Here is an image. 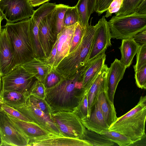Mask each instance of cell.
I'll use <instances>...</instances> for the list:
<instances>
[{"label":"cell","instance_id":"1","mask_svg":"<svg viewBox=\"0 0 146 146\" xmlns=\"http://www.w3.org/2000/svg\"><path fill=\"white\" fill-rule=\"evenodd\" d=\"M85 66L72 77L64 79L52 88L46 89L45 100L52 113L73 111L78 104L85 92L82 84Z\"/></svg>","mask_w":146,"mask_h":146},{"label":"cell","instance_id":"44","mask_svg":"<svg viewBox=\"0 0 146 146\" xmlns=\"http://www.w3.org/2000/svg\"><path fill=\"white\" fill-rule=\"evenodd\" d=\"M50 0H29L31 5L33 7L38 6L48 2Z\"/></svg>","mask_w":146,"mask_h":146},{"label":"cell","instance_id":"19","mask_svg":"<svg viewBox=\"0 0 146 146\" xmlns=\"http://www.w3.org/2000/svg\"><path fill=\"white\" fill-rule=\"evenodd\" d=\"M97 100L105 121L110 127L117 120V117L113 103L109 98L106 85L99 92Z\"/></svg>","mask_w":146,"mask_h":146},{"label":"cell","instance_id":"26","mask_svg":"<svg viewBox=\"0 0 146 146\" xmlns=\"http://www.w3.org/2000/svg\"><path fill=\"white\" fill-rule=\"evenodd\" d=\"M100 134L120 146H129L134 144L128 136L113 131H103Z\"/></svg>","mask_w":146,"mask_h":146},{"label":"cell","instance_id":"14","mask_svg":"<svg viewBox=\"0 0 146 146\" xmlns=\"http://www.w3.org/2000/svg\"><path fill=\"white\" fill-rule=\"evenodd\" d=\"M77 23L69 27H64L58 34L54 44L56 52L53 67L54 69L61 60L69 53V51L75 28Z\"/></svg>","mask_w":146,"mask_h":146},{"label":"cell","instance_id":"46","mask_svg":"<svg viewBox=\"0 0 146 146\" xmlns=\"http://www.w3.org/2000/svg\"><path fill=\"white\" fill-rule=\"evenodd\" d=\"M3 19V18L0 12V33L1 32V22Z\"/></svg>","mask_w":146,"mask_h":146},{"label":"cell","instance_id":"47","mask_svg":"<svg viewBox=\"0 0 146 146\" xmlns=\"http://www.w3.org/2000/svg\"><path fill=\"white\" fill-rule=\"evenodd\" d=\"M2 103H3V102L1 99V96L0 95V105Z\"/></svg>","mask_w":146,"mask_h":146},{"label":"cell","instance_id":"41","mask_svg":"<svg viewBox=\"0 0 146 146\" xmlns=\"http://www.w3.org/2000/svg\"><path fill=\"white\" fill-rule=\"evenodd\" d=\"M132 38L136 42L140 45L146 44V30L137 33Z\"/></svg>","mask_w":146,"mask_h":146},{"label":"cell","instance_id":"31","mask_svg":"<svg viewBox=\"0 0 146 146\" xmlns=\"http://www.w3.org/2000/svg\"><path fill=\"white\" fill-rule=\"evenodd\" d=\"M73 112L81 119L90 116L86 92H85L78 104L74 108Z\"/></svg>","mask_w":146,"mask_h":146},{"label":"cell","instance_id":"39","mask_svg":"<svg viewBox=\"0 0 146 146\" xmlns=\"http://www.w3.org/2000/svg\"><path fill=\"white\" fill-rule=\"evenodd\" d=\"M113 0H96L94 11L100 15L106 11Z\"/></svg>","mask_w":146,"mask_h":146},{"label":"cell","instance_id":"18","mask_svg":"<svg viewBox=\"0 0 146 146\" xmlns=\"http://www.w3.org/2000/svg\"><path fill=\"white\" fill-rule=\"evenodd\" d=\"M81 120L87 129L97 134L109 130V127L105 121L97 100L91 109L90 116Z\"/></svg>","mask_w":146,"mask_h":146},{"label":"cell","instance_id":"35","mask_svg":"<svg viewBox=\"0 0 146 146\" xmlns=\"http://www.w3.org/2000/svg\"><path fill=\"white\" fill-rule=\"evenodd\" d=\"M86 28L82 27L78 23L74 32L69 53L72 51L80 42L83 36Z\"/></svg>","mask_w":146,"mask_h":146},{"label":"cell","instance_id":"40","mask_svg":"<svg viewBox=\"0 0 146 146\" xmlns=\"http://www.w3.org/2000/svg\"><path fill=\"white\" fill-rule=\"evenodd\" d=\"M123 0H113L110 4L106 11L105 17L108 18L111 16L113 13H115L119 10Z\"/></svg>","mask_w":146,"mask_h":146},{"label":"cell","instance_id":"24","mask_svg":"<svg viewBox=\"0 0 146 146\" xmlns=\"http://www.w3.org/2000/svg\"><path fill=\"white\" fill-rule=\"evenodd\" d=\"M70 6L63 4L56 5L54 10L50 14V26L58 34L64 27V18L65 13Z\"/></svg>","mask_w":146,"mask_h":146},{"label":"cell","instance_id":"15","mask_svg":"<svg viewBox=\"0 0 146 146\" xmlns=\"http://www.w3.org/2000/svg\"><path fill=\"white\" fill-rule=\"evenodd\" d=\"M50 14L41 22L38 29L40 42L46 58L49 57L56 41L58 35L57 32L50 25Z\"/></svg>","mask_w":146,"mask_h":146},{"label":"cell","instance_id":"10","mask_svg":"<svg viewBox=\"0 0 146 146\" xmlns=\"http://www.w3.org/2000/svg\"><path fill=\"white\" fill-rule=\"evenodd\" d=\"M96 25V28L87 63L105 52L108 47L111 45L110 27L104 16L99 20Z\"/></svg>","mask_w":146,"mask_h":146},{"label":"cell","instance_id":"6","mask_svg":"<svg viewBox=\"0 0 146 146\" xmlns=\"http://www.w3.org/2000/svg\"><path fill=\"white\" fill-rule=\"evenodd\" d=\"M36 79L34 74L27 71L21 65L17 66L2 77L1 92H16L27 98L30 95L31 88Z\"/></svg>","mask_w":146,"mask_h":146},{"label":"cell","instance_id":"42","mask_svg":"<svg viewBox=\"0 0 146 146\" xmlns=\"http://www.w3.org/2000/svg\"><path fill=\"white\" fill-rule=\"evenodd\" d=\"M135 12L146 14V0H143L137 8Z\"/></svg>","mask_w":146,"mask_h":146},{"label":"cell","instance_id":"17","mask_svg":"<svg viewBox=\"0 0 146 146\" xmlns=\"http://www.w3.org/2000/svg\"><path fill=\"white\" fill-rule=\"evenodd\" d=\"M105 52L88 62L82 74V84L85 92L89 89L102 69L106 59Z\"/></svg>","mask_w":146,"mask_h":146},{"label":"cell","instance_id":"16","mask_svg":"<svg viewBox=\"0 0 146 146\" xmlns=\"http://www.w3.org/2000/svg\"><path fill=\"white\" fill-rule=\"evenodd\" d=\"M126 68L120 60L117 58L115 59L109 68L106 85L109 98L113 103L117 86L123 78Z\"/></svg>","mask_w":146,"mask_h":146},{"label":"cell","instance_id":"20","mask_svg":"<svg viewBox=\"0 0 146 146\" xmlns=\"http://www.w3.org/2000/svg\"><path fill=\"white\" fill-rule=\"evenodd\" d=\"M7 115L14 124L30 140L44 136L54 134L34 122L22 121L9 114Z\"/></svg>","mask_w":146,"mask_h":146},{"label":"cell","instance_id":"8","mask_svg":"<svg viewBox=\"0 0 146 146\" xmlns=\"http://www.w3.org/2000/svg\"><path fill=\"white\" fill-rule=\"evenodd\" d=\"M0 146H27L30 140L0 108Z\"/></svg>","mask_w":146,"mask_h":146},{"label":"cell","instance_id":"29","mask_svg":"<svg viewBox=\"0 0 146 146\" xmlns=\"http://www.w3.org/2000/svg\"><path fill=\"white\" fill-rule=\"evenodd\" d=\"M143 0H123L119 11L115 13V15H127L135 12Z\"/></svg>","mask_w":146,"mask_h":146},{"label":"cell","instance_id":"36","mask_svg":"<svg viewBox=\"0 0 146 146\" xmlns=\"http://www.w3.org/2000/svg\"><path fill=\"white\" fill-rule=\"evenodd\" d=\"M0 108L7 114L17 119L26 121L31 122L18 110L3 103L0 105Z\"/></svg>","mask_w":146,"mask_h":146},{"label":"cell","instance_id":"49","mask_svg":"<svg viewBox=\"0 0 146 146\" xmlns=\"http://www.w3.org/2000/svg\"></svg>","mask_w":146,"mask_h":146},{"label":"cell","instance_id":"2","mask_svg":"<svg viewBox=\"0 0 146 146\" xmlns=\"http://www.w3.org/2000/svg\"><path fill=\"white\" fill-rule=\"evenodd\" d=\"M4 28L15 57L16 66L35 57L30 26V19L16 23H7Z\"/></svg>","mask_w":146,"mask_h":146},{"label":"cell","instance_id":"30","mask_svg":"<svg viewBox=\"0 0 146 146\" xmlns=\"http://www.w3.org/2000/svg\"><path fill=\"white\" fill-rule=\"evenodd\" d=\"M30 104L40 109L43 112L51 117V111L45 99H43L33 95H30L26 100Z\"/></svg>","mask_w":146,"mask_h":146},{"label":"cell","instance_id":"33","mask_svg":"<svg viewBox=\"0 0 146 146\" xmlns=\"http://www.w3.org/2000/svg\"><path fill=\"white\" fill-rule=\"evenodd\" d=\"M79 17L75 6H70L65 12L64 18V27H69L79 23Z\"/></svg>","mask_w":146,"mask_h":146},{"label":"cell","instance_id":"22","mask_svg":"<svg viewBox=\"0 0 146 146\" xmlns=\"http://www.w3.org/2000/svg\"><path fill=\"white\" fill-rule=\"evenodd\" d=\"M108 70L109 68L105 64L89 89L86 92L87 96L89 116L91 109L96 101L99 92L106 85V78Z\"/></svg>","mask_w":146,"mask_h":146},{"label":"cell","instance_id":"9","mask_svg":"<svg viewBox=\"0 0 146 146\" xmlns=\"http://www.w3.org/2000/svg\"><path fill=\"white\" fill-rule=\"evenodd\" d=\"M35 10L29 0H1L0 12L7 23H14L29 19Z\"/></svg>","mask_w":146,"mask_h":146},{"label":"cell","instance_id":"4","mask_svg":"<svg viewBox=\"0 0 146 146\" xmlns=\"http://www.w3.org/2000/svg\"><path fill=\"white\" fill-rule=\"evenodd\" d=\"M96 28V25H89L78 45L54 68L65 78L72 77L87 63Z\"/></svg>","mask_w":146,"mask_h":146},{"label":"cell","instance_id":"7","mask_svg":"<svg viewBox=\"0 0 146 146\" xmlns=\"http://www.w3.org/2000/svg\"><path fill=\"white\" fill-rule=\"evenodd\" d=\"M51 117L62 136L82 139L86 129L74 112L58 111L52 113Z\"/></svg>","mask_w":146,"mask_h":146},{"label":"cell","instance_id":"48","mask_svg":"<svg viewBox=\"0 0 146 146\" xmlns=\"http://www.w3.org/2000/svg\"><path fill=\"white\" fill-rule=\"evenodd\" d=\"M1 0H0V1H1Z\"/></svg>","mask_w":146,"mask_h":146},{"label":"cell","instance_id":"23","mask_svg":"<svg viewBox=\"0 0 146 146\" xmlns=\"http://www.w3.org/2000/svg\"><path fill=\"white\" fill-rule=\"evenodd\" d=\"M141 45L132 37L122 40L121 44L119 48L121 55L120 60L126 68L131 65L133 58Z\"/></svg>","mask_w":146,"mask_h":146},{"label":"cell","instance_id":"11","mask_svg":"<svg viewBox=\"0 0 146 146\" xmlns=\"http://www.w3.org/2000/svg\"><path fill=\"white\" fill-rule=\"evenodd\" d=\"M15 109L23 114L31 122L38 124L53 134L62 136L51 117L34 106L26 101L24 105Z\"/></svg>","mask_w":146,"mask_h":146},{"label":"cell","instance_id":"34","mask_svg":"<svg viewBox=\"0 0 146 146\" xmlns=\"http://www.w3.org/2000/svg\"><path fill=\"white\" fill-rule=\"evenodd\" d=\"M146 65V44L141 45L136 55V61L133 66L135 72Z\"/></svg>","mask_w":146,"mask_h":146},{"label":"cell","instance_id":"37","mask_svg":"<svg viewBox=\"0 0 146 146\" xmlns=\"http://www.w3.org/2000/svg\"><path fill=\"white\" fill-rule=\"evenodd\" d=\"M46 89L43 83L36 79L31 88L30 95L45 99Z\"/></svg>","mask_w":146,"mask_h":146},{"label":"cell","instance_id":"12","mask_svg":"<svg viewBox=\"0 0 146 146\" xmlns=\"http://www.w3.org/2000/svg\"><path fill=\"white\" fill-rule=\"evenodd\" d=\"M28 146H92L87 141L52 134L30 140Z\"/></svg>","mask_w":146,"mask_h":146},{"label":"cell","instance_id":"13","mask_svg":"<svg viewBox=\"0 0 146 146\" xmlns=\"http://www.w3.org/2000/svg\"><path fill=\"white\" fill-rule=\"evenodd\" d=\"M16 66L14 55L4 27L0 33V74L2 77Z\"/></svg>","mask_w":146,"mask_h":146},{"label":"cell","instance_id":"28","mask_svg":"<svg viewBox=\"0 0 146 146\" xmlns=\"http://www.w3.org/2000/svg\"><path fill=\"white\" fill-rule=\"evenodd\" d=\"M88 0H79L76 7L79 17V24L86 28L88 26Z\"/></svg>","mask_w":146,"mask_h":146},{"label":"cell","instance_id":"38","mask_svg":"<svg viewBox=\"0 0 146 146\" xmlns=\"http://www.w3.org/2000/svg\"><path fill=\"white\" fill-rule=\"evenodd\" d=\"M135 83L138 87L146 89V65L139 70L135 72Z\"/></svg>","mask_w":146,"mask_h":146},{"label":"cell","instance_id":"3","mask_svg":"<svg viewBox=\"0 0 146 146\" xmlns=\"http://www.w3.org/2000/svg\"><path fill=\"white\" fill-rule=\"evenodd\" d=\"M146 96H141L136 106L119 117L109 127L113 131L129 137L134 143L146 136Z\"/></svg>","mask_w":146,"mask_h":146},{"label":"cell","instance_id":"5","mask_svg":"<svg viewBox=\"0 0 146 146\" xmlns=\"http://www.w3.org/2000/svg\"><path fill=\"white\" fill-rule=\"evenodd\" d=\"M108 22L111 38L121 40L129 38L146 30V14L136 12L113 16Z\"/></svg>","mask_w":146,"mask_h":146},{"label":"cell","instance_id":"25","mask_svg":"<svg viewBox=\"0 0 146 146\" xmlns=\"http://www.w3.org/2000/svg\"><path fill=\"white\" fill-rule=\"evenodd\" d=\"M1 97L3 103L15 108L24 105L27 98L21 93L13 91H2Z\"/></svg>","mask_w":146,"mask_h":146},{"label":"cell","instance_id":"50","mask_svg":"<svg viewBox=\"0 0 146 146\" xmlns=\"http://www.w3.org/2000/svg\"></svg>","mask_w":146,"mask_h":146},{"label":"cell","instance_id":"21","mask_svg":"<svg viewBox=\"0 0 146 146\" xmlns=\"http://www.w3.org/2000/svg\"><path fill=\"white\" fill-rule=\"evenodd\" d=\"M21 66L28 71L34 74L35 78L42 82L52 69L46 58L35 57Z\"/></svg>","mask_w":146,"mask_h":146},{"label":"cell","instance_id":"27","mask_svg":"<svg viewBox=\"0 0 146 146\" xmlns=\"http://www.w3.org/2000/svg\"><path fill=\"white\" fill-rule=\"evenodd\" d=\"M82 139L87 141L92 146H112L114 143L103 135L87 129Z\"/></svg>","mask_w":146,"mask_h":146},{"label":"cell","instance_id":"32","mask_svg":"<svg viewBox=\"0 0 146 146\" xmlns=\"http://www.w3.org/2000/svg\"><path fill=\"white\" fill-rule=\"evenodd\" d=\"M65 79L52 68L42 82L46 89H48L54 87Z\"/></svg>","mask_w":146,"mask_h":146},{"label":"cell","instance_id":"45","mask_svg":"<svg viewBox=\"0 0 146 146\" xmlns=\"http://www.w3.org/2000/svg\"><path fill=\"white\" fill-rule=\"evenodd\" d=\"M2 87V76L0 74V95H1V93Z\"/></svg>","mask_w":146,"mask_h":146},{"label":"cell","instance_id":"43","mask_svg":"<svg viewBox=\"0 0 146 146\" xmlns=\"http://www.w3.org/2000/svg\"><path fill=\"white\" fill-rule=\"evenodd\" d=\"M96 0H88V15L90 18L91 15L94 12Z\"/></svg>","mask_w":146,"mask_h":146}]
</instances>
